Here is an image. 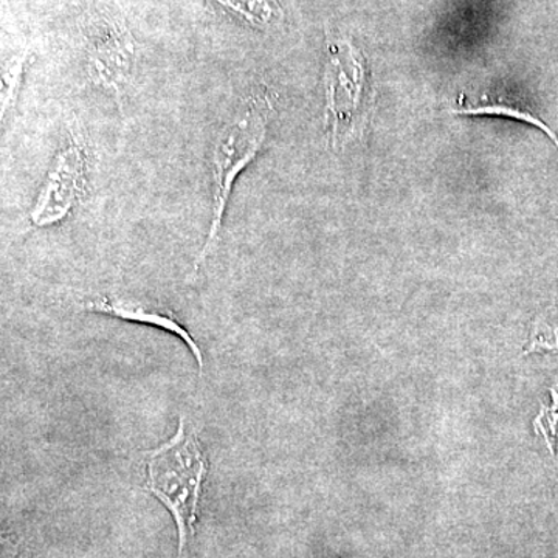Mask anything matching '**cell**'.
Segmentation results:
<instances>
[{
	"mask_svg": "<svg viewBox=\"0 0 558 558\" xmlns=\"http://www.w3.org/2000/svg\"><path fill=\"white\" fill-rule=\"evenodd\" d=\"M274 105L269 95L258 92L245 98L220 128L211 146V219L207 240L204 242L194 269L199 270L205 259L218 245L227 208L233 196L234 185L242 172L256 160L266 145Z\"/></svg>",
	"mask_w": 558,
	"mask_h": 558,
	"instance_id": "1",
	"label": "cell"
},
{
	"mask_svg": "<svg viewBox=\"0 0 558 558\" xmlns=\"http://www.w3.org/2000/svg\"><path fill=\"white\" fill-rule=\"evenodd\" d=\"M148 488L167 506L179 531V556L194 537L197 506L207 458L194 433H185V421L180 418L179 429L170 442L148 453Z\"/></svg>",
	"mask_w": 558,
	"mask_h": 558,
	"instance_id": "2",
	"label": "cell"
},
{
	"mask_svg": "<svg viewBox=\"0 0 558 558\" xmlns=\"http://www.w3.org/2000/svg\"><path fill=\"white\" fill-rule=\"evenodd\" d=\"M89 160L83 140L70 135L58 148L31 208L36 229L60 226L78 208L86 193Z\"/></svg>",
	"mask_w": 558,
	"mask_h": 558,
	"instance_id": "3",
	"label": "cell"
},
{
	"mask_svg": "<svg viewBox=\"0 0 558 558\" xmlns=\"http://www.w3.org/2000/svg\"><path fill=\"white\" fill-rule=\"evenodd\" d=\"M137 68V43L119 17L101 14L86 28V70L94 86L121 100Z\"/></svg>",
	"mask_w": 558,
	"mask_h": 558,
	"instance_id": "4",
	"label": "cell"
},
{
	"mask_svg": "<svg viewBox=\"0 0 558 558\" xmlns=\"http://www.w3.org/2000/svg\"><path fill=\"white\" fill-rule=\"evenodd\" d=\"M325 83L330 132L336 145L348 137L349 131L354 130L365 83L363 57L348 39H328Z\"/></svg>",
	"mask_w": 558,
	"mask_h": 558,
	"instance_id": "5",
	"label": "cell"
},
{
	"mask_svg": "<svg viewBox=\"0 0 558 558\" xmlns=\"http://www.w3.org/2000/svg\"><path fill=\"white\" fill-rule=\"evenodd\" d=\"M84 307H86L87 311L97 312V314L126 319V322L156 326V328L174 333L179 339L185 341L186 347L196 355L201 371H204V355H202L199 344L190 336L189 330L180 325L179 319L175 318V315L172 314L171 311L165 310V307L154 306V304L145 303V301L113 295L98 296V299L87 301Z\"/></svg>",
	"mask_w": 558,
	"mask_h": 558,
	"instance_id": "6",
	"label": "cell"
},
{
	"mask_svg": "<svg viewBox=\"0 0 558 558\" xmlns=\"http://www.w3.org/2000/svg\"><path fill=\"white\" fill-rule=\"evenodd\" d=\"M207 2L253 31L269 32L284 20V10L278 0H207Z\"/></svg>",
	"mask_w": 558,
	"mask_h": 558,
	"instance_id": "7",
	"label": "cell"
},
{
	"mask_svg": "<svg viewBox=\"0 0 558 558\" xmlns=\"http://www.w3.org/2000/svg\"><path fill=\"white\" fill-rule=\"evenodd\" d=\"M454 113L461 116H492V117H506V119H513L523 121V123L532 124L545 132L546 135L558 146V138L556 132L550 130L548 124L543 123L531 109L521 105L519 101H512L508 97H483L478 105H472L468 101L465 105L459 106L453 110Z\"/></svg>",
	"mask_w": 558,
	"mask_h": 558,
	"instance_id": "8",
	"label": "cell"
},
{
	"mask_svg": "<svg viewBox=\"0 0 558 558\" xmlns=\"http://www.w3.org/2000/svg\"><path fill=\"white\" fill-rule=\"evenodd\" d=\"M28 57L24 53L14 54L3 64L2 69V117L13 108L22 78H24L25 68H27Z\"/></svg>",
	"mask_w": 558,
	"mask_h": 558,
	"instance_id": "9",
	"label": "cell"
},
{
	"mask_svg": "<svg viewBox=\"0 0 558 558\" xmlns=\"http://www.w3.org/2000/svg\"><path fill=\"white\" fill-rule=\"evenodd\" d=\"M537 337L539 347L558 348V307H554L539 319Z\"/></svg>",
	"mask_w": 558,
	"mask_h": 558,
	"instance_id": "10",
	"label": "cell"
}]
</instances>
